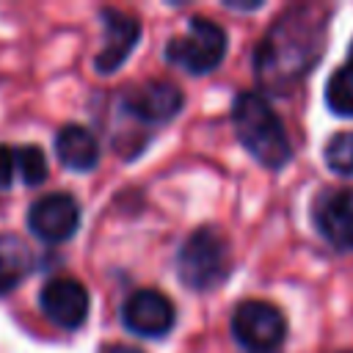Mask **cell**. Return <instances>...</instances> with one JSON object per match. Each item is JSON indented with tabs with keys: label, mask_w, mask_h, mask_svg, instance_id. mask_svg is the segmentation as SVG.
<instances>
[{
	"label": "cell",
	"mask_w": 353,
	"mask_h": 353,
	"mask_svg": "<svg viewBox=\"0 0 353 353\" xmlns=\"http://www.w3.org/2000/svg\"><path fill=\"white\" fill-rule=\"evenodd\" d=\"M325 11L320 6L287 8L265 33L254 55L256 80L276 94L290 91L323 55Z\"/></svg>",
	"instance_id": "6da1fadb"
},
{
	"label": "cell",
	"mask_w": 353,
	"mask_h": 353,
	"mask_svg": "<svg viewBox=\"0 0 353 353\" xmlns=\"http://www.w3.org/2000/svg\"><path fill=\"white\" fill-rule=\"evenodd\" d=\"M232 121L240 143L248 149V154L256 163L268 168H281L290 160L292 146L284 132V124L259 94L254 91L237 94L232 105Z\"/></svg>",
	"instance_id": "7a4b0ae2"
},
{
	"label": "cell",
	"mask_w": 353,
	"mask_h": 353,
	"mask_svg": "<svg viewBox=\"0 0 353 353\" xmlns=\"http://www.w3.org/2000/svg\"><path fill=\"white\" fill-rule=\"evenodd\" d=\"M232 270V251L215 226H201L188 234L176 254V273L185 287L204 292L226 281Z\"/></svg>",
	"instance_id": "3957f363"
},
{
	"label": "cell",
	"mask_w": 353,
	"mask_h": 353,
	"mask_svg": "<svg viewBox=\"0 0 353 353\" xmlns=\"http://www.w3.org/2000/svg\"><path fill=\"white\" fill-rule=\"evenodd\" d=\"M226 55V30L207 17L188 19V30L165 44V58L190 74L212 72Z\"/></svg>",
	"instance_id": "277c9868"
},
{
	"label": "cell",
	"mask_w": 353,
	"mask_h": 353,
	"mask_svg": "<svg viewBox=\"0 0 353 353\" xmlns=\"http://www.w3.org/2000/svg\"><path fill=\"white\" fill-rule=\"evenodd\" d=\"M232 334L251 353H273L284 342L287 320L268 301H243L232 314Z\"/></svg>",
	"instance_id": "5b68a950"
},
{
	"label": "cell",
	"mask_w": 353,
	"mask_h": 353,
	"mask_svg": "<svg viewBox=\"0 0 353 353\" xmlns=\"http://www.w3.org/2000/svg\"><path fill=\"white\" fill-rule=\"evenodd\" d=\"M77 223H80V210L69 193H47L36 199L28 210V226L44 243H63L66 237L74 234Z\"/></svg>",
	"instance_id": "8992f818"
},
{
	"label": "cell",
	"mask_w": 353,
	"mask_h": 353,
	"mask_svg": "<svg viewBox=\"0 0 353 353\" xmlns=\"http://www.w3.org/2000/svg\"><path fill=\"white\" fill-rule=\"evenodd\" d=\"M121 323L141 336H163L174 325V306L171 301L152 287L135 290L127 295L121 306Z\"/></svg>",
	"instance_id": "52a82bcc"
},
{
	"label": "cell",
	"mask_w": 353,
	"mask_h": 353,
	"mask_svg": "<svg viewBox=\"0 0 353 353\" xmlns=\"http://www.w3.org/2000/svg\"><path fill=\"white\" fill-rule=\"evenodd\" d=\"M39 303L44 314L61 328H77L88 317V292L72 276H55L44 284Z\"/></svg>",
	"instance_id": "ba28073f"
},
{
	"label": "cell",
	"mask_w": 353,
	"mask_h": 353,
	"mask_svg": "<svg viewBox=\"0 0 353 353\" xmlns=\"http://www.w3.org/2000/svg\"><path fill=\"white\" fill-rule=\"evenodd\" d=\"M317 232L339 251H353V188L325 190L314 201Z\"/></svg>",
	"instance_id": "9c48e42d"
},
{
	"label": "cell",
	"mask_w": 353,
	"mask_h": 353,
	"mask_svg": "<svg viewBox=\"0 0 353 353\" xmlns=\"http://www.w3.org/2000/svg\"><path fill=\"white\" fill-rule=\"evenodd\" d=\"M99 17H102V28H105V47L94 58V66H97V72L108 74V72H116L124 63V58L132 52L141 25H138V19L121 14L119 8H102Z\"/></svg>",
	"instance_id": "30bf717a"
},
{
	"label": "cell",
	"mask_w": 353,
	"mask_h": 353,
	"mask_svg": "<svg viewBox=\"0 0 353 353\" xmlns=\"http://www.w3.org/2000/svg\"><path fill=\"white\" fill-rule=\"evenodd\" d=\"M124 108L141 119V121H168L171 116H176V110L182 108V91L168 83V80H154V83H143L141 88H135L132 94H127Z\"/></svg>",
	"instance_id": "8fae6325"
},
{
	"label": "cell",
	"mask_w": 353,
	"mask_h": 353,
	"mask_svg": "<svg viewBox=\"0 0 353 353\" xmlns=\"http://www.w3.org/2000/svg\"><path fill=\"white\" fill-rule=\"evenodd\" d=\"M55 154L72 171H88L99 160V143L83 124H63L55 135Z\"/></svg>",
	"instance_id": "7c38bea8"
},
{
	"label": "cell",
	"mask_w": 353,
	"mask_h": 353,
	"mask_svg": "<svg viewBox=\"0 0 353 353\" xmlns=\"http://www.w3.org/2000/svg\"><path fill=\"white\" fill-rule=\"evenodd\" d=\"M33 270V251L17 234H0V295L11 292Z\"/></svg>",
	"instance_id": "4fadbf2b"
},
{
	"label": "cell",
	"mask_w": 353,
	"mask_h": 353,
	"mask_svg": "<svg viewBox=\"0 0 353 353\" xmlns=\"http://www.w3.org/2000/svg\"><path fill=\"white\" fill-rule=\"evenodd\" d=\"M325 102L336 116H353V66H339L325 85Z\"/></svg>",
	"instance_id": "5bb4252c"
},
{
	"label": "cell",
	"mask_w": 353,
	"mask_h": 353,
	"mask_svg": "<svg viewBox=\"0 0 353 353\" xmlns=\"http://www.w3.org/2000/svg\"><path fill=\"white\" fill-rule=\"evenodd\" d=\"M325 163L331 171L350 176L353 174V132H336L325 143Z\"/></svg>",
	"instance_id": "9a60e30c"
},
{
	"label": "cell",
	"mask_w": 353,
	"mask_h": 353,
	"mask_svg": "<svg viewBox=\"0 0 353 353\" xmlns=\"http://www.w3.org/2000/svg\"><path fill=\"white\" fill-rule=\"evenodd\" d=\"M17 171L25 185H39L47 176V157L36 143H25L17 149Z\"/></svg>",
	"instance_id": "2e32d148"
},
{
	"label": "cell",
	"mask_w": 353,
	"mask_h": 353,
	"mask_svg": "<svg viewBox=\"0 0 353 353\" xmlns=\"http://www.w3.org/2000/svg\"><path fill=\"white\" fill-rule=\"evenodd\" d=\"M17 171V149L8 143H0V188H8Z\"/></svg>",
	"instance_id": "e0dca14e"
},
{
	"label": "cell",
	"mask_w": 353,
	"mask_h": 353,
	"mask_svg": "<svg viewBox=\"0 0 353 353\" xmlns=\"http://www.w3.org/2000/svg\"><path fill=\"white\" fill-rule=\"evenodd\" d=\"M102 353H143V350H138V347H132V345H121V342H116V345L102 347Z\"/></svg>",
	"instance_id": "ac0fdd59"
},
{
	"label": "cell",
	"mask_w": 353,
	"mask_h": 353,
	"mask_svg": "<svg viewBox=\"0 0 353 353\" xmlns=\"http://www.w3.org/2000/svg\"><path fill=\"white\" fill-rule=\"evenodd\" d=\"M347 63L353 66V44H350V55H347Z\"/></svg>",
	"instance_id": "d6986e66"
}]
</instances>
